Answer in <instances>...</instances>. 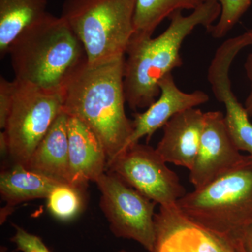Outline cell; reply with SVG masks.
<instances>
[{
    "mask_svg": "<svg viewBox=\"0 0 252 252\" xmlns=\"http://www.w3.org/2000/svg\"><path fill=\"white\" fill-rule=\"evenodd\" d=\"M124 63L125 56L94 65L86 60L62 86L63 112L95 134L107 154V165L127 150L133 130L125 110Z\"/></svg>",
    "mask_w": 252,
    "mask_h": 252,
    "instance_id": "cell-1",
    "label": "cell"
},
{
    "mask_svg": "<svg viewBox=\"0 0 252 252\" xmlns=\"http://www.w3.org/2000/svg\"><path fill=\"white\" fill-rule=\"evenodd\" d=\"M217 0H206L189 16L177 11L162 34L132 36L126 54L124 86L126 101L132 110L148 108L160 94L158 83L162 77L183 64L180 49L183 41L198 26L210 30L220 14Z\"/></svg>",
    "mask_w": 252,
    "mask_h": 252,
    "instance_id": "cell-2",
    "label": "cell"
},
{
    "mask_svg": "<svg viewBox=\"0 0 252 252\" xmlns=\"http://www.w3.org/2000/svg\"><path fill=\"white\" fill-rule=\"evenodd\" d=\"M15 79L44 89H61L86 61L84 46L67 21L46 13L23 30L8 49Z\"/></svg>",
    "mask_w": 252,
    "mask_h": 252,
    "instance_id": "cell-3",
    "label": "cell"
},
{
    "mask_svg": "<svg viewBox=\"0 0 252 252\" xmlns=\"http://www.w3.org/2000/svg\"><path fill=\"white\" fill-rule=\"evenodd\" d=\"M177 207L195 223L232 241L252 221V157L177 200Z\"/></svg>",
    "mask_w": 252,
    "mask_h": 252,
    "instance_id": "cell-4",
    "label": "cell"
},
{
    "mask_svg": "<svg viewBox=\"0 0 252 252\" xmlns=\"http://www.w3.org/2000/svg\"><path fill=\"white\" fill-rule=\"evenodd\" d=\"M135 5L136 0H64L61 16L84 46L88 64L125 56Z\"/></svg>",
    "mask_w": 252,
    "mask_h": 252,
    "instance_id": "cell-5",
    "label": "cell"
},
{
    "mask_svg": "<svg viewBox=\"0 0 252 252\" xmlns=\"http://www.w3.org/2000/svg\"><path fill=\"white\" fill-rule=\"evenodd\" d=\"M16 86L12 108L4 132L13 163L27 166L58 116L62 112L61 89H44L14 79Z\"/></svg>",
    "mask_w": 252,
    "mask_h": 252,
    "instance_id": "cell-6",
    "label": "cell"
},
{
    "mask_svg": "<svg viewBox=\"0 0 252 252\" xmlns=\"http://www.w3.org/2000/svg\"><path fill=\"white\" fill-rule=\"evenodd\" d=\"M94 182L101 193L99 206L113 234L134 240L149 252H153L154 210L158 204L112 172H104Z\"/></svg>",
    "mask_w": 252,
    "mask_h": 252,
    "instance_id": "cell-7",
    "label": "cell"
},
{
    "mask_svg": "<svg viewBox=\"0 0 252 252\" xmlns=\"http://www.w3.org/2000/svg\"><path fill=\"white\" fill-rule=\"evenodd\" d=\"M166 163L156 149L137 143L109 162L107 168L160 207H167L175 205L187 193L178 175Z\"/></svg>",
    "mask_w": 252,
    "mask_h": 252,
    "instance_id": "cell-8",
    "label": "cell"
},
{
    "mask_svg": "<svg viewBox=\"0 0 252 252\" xmlns=\"http://www.w3.org/2000/svg\"><path fill=\"white\" fill-rule=\"evenodd\" d=\"M248 46L243 35L225 40L217 49L208 69L207 79L214 95L224 104L225 121L232 140L240 151L252 157V124L245 106L240 103L231 89L230 66L238 53Z\"/></svg>",
    "mask_w": 252,
    "mask_h": 252,
    "instance_id": "cell-9",
    "label": "cell"
},
{
    "mask_svg": "<svg viewBox=\"0 0 252 252\" xmlns=\"http://www.w3.org/2000/svg\"><path fill=\"white\" fill-rule=\"evenodd\" d=\"M154 220L152 252H238L231 241L195 223L176 204L160 207Z\"/></svg>",
    "mask_w": 252,
    "mask_h": 252,
    "instance_id": "cell-10",
    "label": "cell"
},
{
    "mask_svg": "<svg viewBox=\"0 0 252 252\" xmlns=\"http://www.w3.org/2000/svg\"><path fill=\"white\" fill-rule=\"evenodd\" d=\"M245 157L230 137L224 114L220 111L205 112L198 154L189 177L195 189L230 171Z\"/></svg>",
    "mask_w": 252,
    "mask_h": 252,
    "instance_id": "cell-11",
    "label": "cell"
},
{
    "mask_svg": "<svg viewBox=\"0 0 252 252\" xmlns=\"http://www.w3.org/2000/svg\"><path fill=\"white\" fill-rule=\"evenodd\" d=\"M160 94L145 112H136L132 121V135L127 149L134 144L139 143L142 137L149 140L156 131L163 127L172 117L179 113L206 103L209 96L202 91L186 93L176 85L172 73L162 78L158 83Z\"/></svg>",
    "mask_w": 252,
    "mask_h": 252,
    "instance_id": "cell-12",
    "label": "cell"
},
{
    "mask_svg": "<svg viewBox=\"0 0 252 252\" xmlns=\"http://www.w3.org/2000/svg\"><path fill=\"white\" fill-rule=\"evenodd\" d=\"M69 116V115H68ZM69 185L84 189L95 182L107 167V157L95 134L77 118L69 116Z\"/></svg>",
    "mask_w": 252,
    "mask_h": 252,
    "instance_id": "cell-13",
    "label": "cell"
},
{
    "mask_svg": "<svg viewBox=\"0 0 252 252\" xmlns=\"http://www.w3.org/2000/svg\"><path fill=\"white\" fill-rule=\"evenodd\" d=\"M205 112L192 108L179 113L164 126L156 150L166 162L190 170L197 157Z\"/></svg>",
    "mask_w": 252,
    "mask_h": 252,
    "instance_id": "cell-14",
    "label": "cell"
},
{
    "mask_svg": "<svg viewBox=\"0 0 252 252\" xmlns=\"http://www.w3.org/2000/svg\"><path fill=\"white\" fill-rule=\"evenodd\" d=\"M67 114L61 113L30 159L26 168L69 184Z\"/></svg>",
    "mask_w": 252,
    "mask_h": 252,
    "instance_id": "cell-15",
    "label": "cell"
},
{
    "mask_svg": "<svg viewBox=\"0 0 252 252\" xmlns=\"http://www.w3.org/2000/svg\"><path fill=\"white\" fill-rule=\"evenodd\" d=\"M61 183L20 164H13L12 167L3 170L0 175V193L6 205L1 210V224L16 205L34 199H46L51 190Z\"/></svg>",
    "mask_w": 252,
    "mask_h": 252,
    "instance_id": "cell-16",
    "label": "cell"
},
{
    "mask_svg": "<svg viewBox=\"0 0 252 252\" xmlns=\"http://www.w3.org/2000/svg\"><path fill=\"white\" fill-rule=\"evenodd\" d=\"M47 0H0V54L18 34L47 13Z\"/></svg>",
    "mask_w": 252,
    "mask_h": 252,
    "instance_id": "cell-17",
    "label": "cell"
},
{
    "mask_svg": "<svg viewBox=\"0 0 252 252\" xmlns=\"http://www.w3.org/2000/svg\"><path fill=\"white\" fill-rule=\"evenodd\" d=\"M205 0H136L133 35L152 36L165 18L177 11L196 9Z\"/></svg>",
    "mask_w": 252,
    "mask_h": 252,
    "instance_id": "cell-18",
    "label": "cell"
},
{
    "mask_svg": "<svg viewBox=\"0 0 252 252\" xmlns=\"http://www.w3.org/2000/svg\"><path fill=\"white\" fill-rule=\"evenodd\" d=\"M83 190L69 184L56 186L46 198V205L51 215L61 221L74 220L84 208Z\"/></svg>",
    "mask_w": 252,
    "mask_h": 252,
    "instance_id": "cell-19",
    "label": "cell"
},
{
    "mask_svg": "<svg viewBox=\"0 0 252 252\" xmlns=\"http://www.w3.org/2000/svg\"><path fill=\"white\" fill-rule=\"evenodd\" d=\"M206 1V0H205ZM220 5L221 11L216 25L209 31L215 39H220L228 32L246 13L252 0H217Z\"/></svg>",
    "mask_w": 252,
    "mask_h": 252,
    "instance_id": "cell-20",
    "label": "cell"
},
{
    "mask_svg": "<svg viewBox=\"0 0 252 252\" xmlns=\"http://www.w3.org/2000/svg\"><path fill=\"white\" fill-rule=\"evenodd\" d=\"M15 233L11 238L18 251L22 252H51L39 236L28 233L18 225H14Z\"/></svg>",
    "mask_w": 252,
    "mask_h": 252,
    "instance_id": "cell-21",
    "label": "cell"
},
{
    "mask_svg": "<svg viewBox=\"0 0 252 252\" xmlns=\"http://www.w3.org/2000/svg\"><path fill=\"white\" fill-rule=\"evenodd\" d=\"M16 86L15 80L9 81L4 77L0 78V128L1 130H4L6 127L12 108Z\"/></svg>",
    "mask_w": 252,
    "mask_h": 252,
    "instance_id": "cell-22",
    "label": "cell"
},
{
    "mask_svg": "<svg viewBox=\"0 0 252 252\" xmlns=\"http://www.w3.org/2000/svg\"><path fill=\"white\" fill-rule=\"evenodd\" d=\"M232 243L240 252H252V221L240 230Z\"/></svg>",
    "mask_w": 252,
    "mask_h": 252,
    "instance_id": "cell-23",
    "label": "cell"
},
{
    "mask_svg": "<svg viewBox=\"0 0 252 252\" xmlns=\"http://www.w3.org/2000/svg\"><path fill=\"white\" fill-rule=\"evenodd\" d=\"M252 36V28L250 30ZM245 70H246L247 75L248 79L251 82V89H250V94H249L246 101H245V108L248 112L249 116H252V54L249 55L248 59L245 64Z\"/></svg>",
    "mask_w": 252,
    "mask_h": 252,
    "instance_id": "cell-24",
    "label": "cell"
},
{
    "mask_svg": "<svg viewBox=\"0 0 252 252\" xmlns=\"http://www.w3.org/2000/svg\"><path fill=\"white\" fill-rule=\"evenodd\" d=\"M0 153L1 157H9V143L4 131L0 133Z\"/></svg>",
    "mask_w": 252,
    "mask_h": 252,
    "instance_id": "cell-25",
    "label": "cell"
},
{
    "mask_svg": "<svg viewBox=\"0 0 252 252\" xmlns=\"http://www.w3.org/2000/svg\"><path fill=\"white\" fill-rule=\"evenodd\" d=\"M0 252H8V249L5 246H1V248H0Z\"/></svg>",
    "mask_w": 252,
    "mask_h": 252,
    "instance_id": "cell-26",
    "label": "cell"
},
{
    "mask_svg": "<svg viewBox=\"0 0 252 252\" xmlns=\"http://www.w3.org/2000/svg\"><path fill=\"white\" fill-rule=\"evenodd\" d=\"M119 252H132L127 251V250H120V251H119Z\"/></svg>",
    "mask_w": 252,
    "mask_h": 252,
    "instance_id": "cell-27",
    "label": "cell"
},
{
    "mask_svg": "<svg viewBox=\"0 0 252 252\" xmlns=\"http://www.w3.org/2000/svg\"><path fill=\"white\" fill-rule=\"evenodd\" d=\"M238 252H240V251H238Z\"/></svg>",
    "mask_w": 252,
    "mask_h": 252,
    "instance_id": "cell-28",
    "label": "cell"
}]
</instances>
